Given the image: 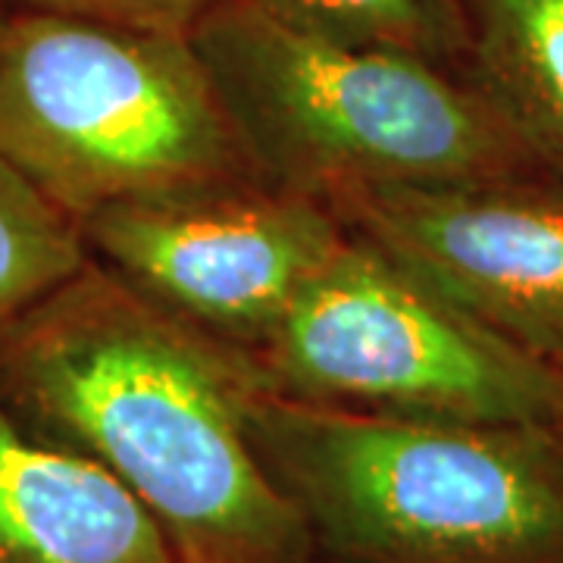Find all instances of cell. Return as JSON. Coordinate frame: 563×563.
<instances>
[{"instance_id":"7c38bea8","label":"cell","mask_w":563,"mask_h":563,"mask_svg":"<svg viewBox=\"0 0 563 563\" xmlns=\"http://www.w3.org/2000/svg\"><path fill=\"white\" fill-rule=\"evenodd\" d=\"M220 0H0L7 13H60L81 20L113 22L144 32L191 35V29Z\"/></svg>"},{"instance_id":"5bb4252c","label":"cell","mask_w":563,"mask_h":563,"mask_svg":"<svg viewBox=\"0 0 563 563\" xmlns=\"http://www.w3.org/2000/svg\"><path fill=\"white\" fill-rule=\"evenodd\" d=\"M561 435H563V429H561Z\"/></svg>"},{"instance_id":"8fae6325","label":"cell","mask_w":563,"mask_h":563,"mask_svg":"<svg viewBox=\"0 0 563 563\" xmlns=\"http://www.w3.org/2000/svg\"><path fill=\"white\" fill-rule=\"evenodd\" d=\"M88 261L79 222L0 157V325L44 301Z\"/></svg>"},{"instance_id":"ba28073f","label":"cell","mask_w":563,"mask_h":563,"mask_svg":"<svg viewBox=\"0 0 563 563\" xmlns=\"http://www.w3.org/2000/svg\"><path fill=\"white\" fill-rule=\"evenodd\" d=\"M0 563H181L95 461L35 435L0 398Z\"/></svg>"},{"instance_id":"30bf717a","label":"cell","mask_w":563,"mask_h":563,"mask_svg":"<svg viewBox=\"0 0 563 563\" xmlns=\"http://www.w3.org/2000/svg\"><path fill=\"white\" fill-rule=\"evenodd\" d=\"M261 16L301 38L398 51L466 69L470 29L461 0H244Z\"/></svg>"},{"instance_id":"9c48e42d","label":"cell","mask_w":563,"mask_h":563,"mask_svg":"<svg viewBox=\"0 0 563 563\" xmlns=\"http://www.w3.org/2000/svg\"><path fill=\"white\" fill-rule=\"evenodd\" d=\"M470 76L563 179V0H461Z\"/></svg>"},{"instance_id":"4fadbf2b","label":"cell","mask_w":563,"mask_h":563,"mask_svg":"<svg viewBox=\"0 0 563 563\" xmlns=\"http://www.w3.org/2000/svg\"><path fill=\"white\" fill-rule=\"evenodd\" d=\"M3 16H7V10H0V22H3Z\"/></svg>"},{"instance_id":"5b68a950","label":"cell","mask_w":563,"mask_h":563,"mask_svg":"<svg viewBox=\"0 0 563 563\" xmlns=\"http://www.w3.org/2000/svg\"><path fill=\"white\" fill-rule=\"evenodd\" d=\"M247 361L266 391L317 407L563 429V373L354 232Z\"/></svg>"},{"instance_id":"3957f363","label":"cell","mask_w":563,"mask_h":563,"mask_svg":"<svg viewBox=\"0 0 563 563\" xmlns=\"http://www.w3.org/2000/svg\"><path fill=\"white\" fill-rule=\"evenodd\" d=\"M188 38L257 176L325 207L548 173L470 69L301 38L244 0H220Z\"/></svg>"},{"instance_id":"6da1fadb","label":"cell","mask_w":563,"mask_h":563,"mask_svg":"<svg viewBox=\"0 0 563 563\" xmlns=\"http://www.w3.org/2000/svg\"><path fill=\"white\" fill-rule=\"evenodd\" d=\"M257 388L247 357L98 261L0 325V398L35 435L107 470L181 563H320L247 435Z\"/></svg>"},{"instance_id":"52a82bcc","label":"cell","mask_w":563,"mask_h":563,"mask_svg":"<svg viewBox=\"0 0 563 563\" xmlns=\"http://www.w3.org/2000/svg\"><path fill=\"white\" fill-rule=\"evenodd\" d=\"M332 210L347 232L563 373L561 176L379 188L342 198Z\"/></svg>"},{"instance_id":"8992f818","label":"cell","mask_w":563,"mask_h":563,"mask_svg":"<svg viewBox=\"0 0 563 563\" xmlns=\"http://www.w3.org/2000/svg\"><path fill=\"white\" fill-rule=\"evenodd\" d=\"M79 229L91 261L242 357L273 335L347 242L332 207L263 179L122 203Z\"/></svg>"},{"instance_id":"7a4b0ae2","label":"cell","mask_w":563,"mask_h":563,"mask_svg":"<svg viewBox=\"0 0 563 563\" xmlns=\"http://www.w3.org/2000/svg\"><path fill=\"white\" fill-rule=\"evenodd\" d=\"M247 435L342 563H563V435L369 417L257 388Z\"/></svg>"},{"instance_id":"277c9868","label":"cell","mask_w":563,"mask_h":563,"mask_svg":"<svg viewBox=\"0 0 563 563\" xmlns=\"http://www.w3.org/2000/svg\"><path fill=\"white\" fill-rule=\"evenodd\" d=\"M0 157L76 222L261 179L188 35L22 10L0 22Z\"/></svg>"}]
</instances>
